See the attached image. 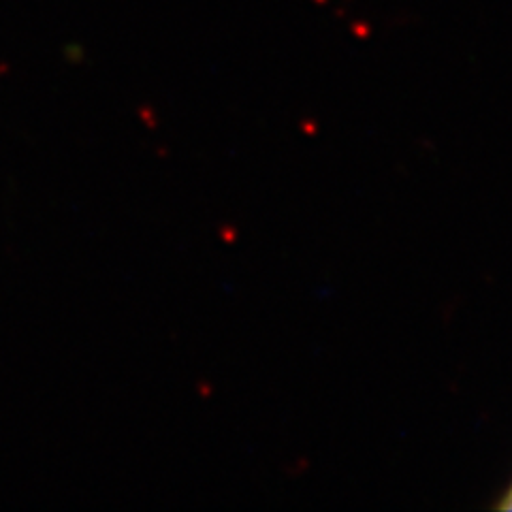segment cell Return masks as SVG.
I'll list each match as a JSON object with an SVG mask.
<instances>
[{
  "label": "cell",
  "instance_id": "6da1fadb",
  "mask_svg": "<svg viewBox=\"0 0 512 512\" xmlns=\"http://www.w3.org/2000/svg\"><path fill=\"white\" fill-rule=\"evenodd\" d=\"M498 508H500V510H512V487L506 491L504 500L498 504Z\"/></svg>",
  "mask_w": 512,
  "mask_h": 512
}]
</instances>
